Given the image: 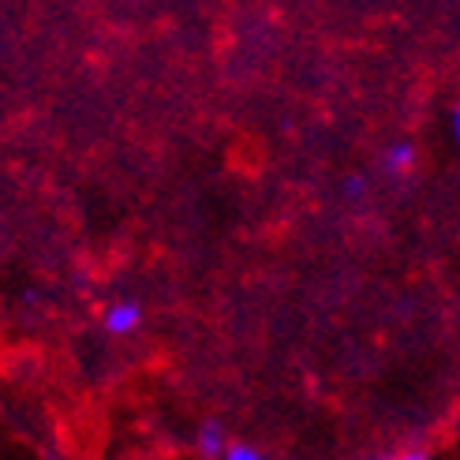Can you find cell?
<instances>
[{
    "label": "cell",
    "instance_id": "5",
    "mask_svg": "<svg viewBox=\"0 0 460 460\" xmlns=\"http://www.w3.org/2000/svg\"><path fill=\"white\" fill-rule=\"evenodd\" d=\"M385 460H430V453H427V449H404V453L385 456Z\"/></svg>",
    "mask_w": 460,
    "mask_h": 460
},
{
    "label": "cell",
    "instance_id": "3",
    "mask_svg": "<svg viewBox=\"0 0 460 460\" xmlns=\"http://www.w3.org/2000/svg\"><path fill=\"white\" fill-rule=\"evenodd\" d=\"M411 169H416V146H411V143H397V146L385 150V172L404 176Z\"/></svg>",
    "mask_w": 460,
    "mask_h": 460
},
{
    "label": "cell",
    "instance_id": "4",
    "mask_svg": "<svg viewBox=\"0 0 460 460\" xmlns=\"http://www.w3.org/2000/svg\"><path fill=\"white\" fill-rule=\"evenodd\" d=\"M221 460H266V453L259 446H251V442H228Z\"/></svg>",
    "mask_w": 460,
    "mask_h": 460
},
{
    "label": "cell",
    "instance_id": "2",
    "mask_svg": "<svg viewBox=\"0 0 460 460\" xmlns=\"http://www.w3.org/2000/svg\"><path fill=\"white\" fill-rule=\"evenodd\" d=\"M225 446H228L225 427H221V423H202V430H199V453H202L206 460H214V456L225 453Z\"/></svg>",
    "mask_w": 460,
    "mask_h": 460
},
{
    "label": "cell",
    "instance_id": "6",
    "mask_svg": "<svg viewBox=\"0 0 460 460\" xmlns=\"http://www.w3.org/2000/svg\"><path fill=\"white\" fill-rule=\"evenodd\" d=\"M359 191H363V183H359V180H349V188H344V195H349V199H359Z\"/></svg>",
    "mask_w": 460,
    "mask_h": 460
},
{
    "label": "cell",
    "instance_id": "1",
    "mask_svg": "<svg viewBox=\"0 0 460 460\" xmlns=\"http://www.w3.org/2000/svg\"><path fill=\"white\" fill-rule=\"evenodd\" d=\"M102 326L112 337H128V333H135V330L143 326V307L135 304V300H117V304H112L102 314Z\"/></svg>",
    "mask_w": 460,
    "mask_h": 460
}]
</instances>
